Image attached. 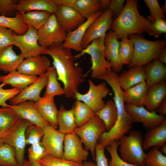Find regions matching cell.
Returning <instances> with one entry per match:
<instances>
[{"mask_svg": "<svg viewBox=\"0 0 166 166\" xmlns=\"http://www.w3.org/2000/svg\"><path fill=\"white\" fill-rule=\"evenodd\" d=\"M45 54L53 59L58 80L63 85L65 97L74 98L79 85L84 81V75L82 68L75 62L71 50L64 47L62 43L54 44L47 48Z\"/></svg>", "mask_w": 166, "mask_h": 166, "instance_id": "1", "label": "cell"}, {"mask_svg": "<svg viewBox=\"0 0 166 166\" xmlns=\"http://www.w3.org/2000/svg\"><path fill=\"white\" fill-rule=\"evenodd\" d=\"M151 23L139 13L137 0H127L121 13L112 22L110 28L118 39H121L132 34H148Z\"/></svg>", "mask_w": 166, "mask_h": 166, "instance_id": "2", "label": "cell"}, {"mask_svg": "<svg viewBox=\"0 0 166 166\" xmlns=\"http://www.w3.org/2000/svg\"><path fill=\"white\" fill-rule=\"evenodd\" d=\"M128 38L134 46L133 55L128 65L129 68L135 66H143L152 60L157 59L161 51L165 47L164 41H150L139 34L131 35Z\"/></svg>", "mask_w": 166, "mask_h": 166, "instance_id": "3", "label": "cell"}, {"mask_svg": "<svg viewBox=\"0 0 166 166\" xmlns=\"http://www.w3.org/2000/svg\"><path fill=\"white\" fill-rule=\"evenodd\" d=\"M120 158L128 163L138 166H145L147 154L143 148L141 132L131 130L128 135H124L118 141Z\"/></svg>", "mask_w": 166, "mask_h": 166, "instance_id": "4", "label": "cell"}, {"mask_svg": "<svg viewBox=\"0 0 166 166\" xmlns=\"http://www.w3.org/2000/svg\"><path fill=\"white\" fill-rule=\"evenodd\" d=\"M31 124L29 121L20 117L5 129L0 131V144H7L14 148L18 165H22L25 160V131Z\"/></svg>", "mask_w": 166, "mask_h": 166, "instance_id": "5", "label": "cell"}, {"mask_svg": "<svg viewBox=\"0 0 166 166\" xmlns=\"http://www.w3.org/2000/svg\"><path fill=\"white\" fill-rule=\"evenodd\" d=\"M105 38L93 40L79 53L74 56L75 60L85 54L90 56L92 63L91 77L94 79H98L104 76L107 70L111 69V65L105 56Z\"/></svg>", "mask_w": 166, "mask_h": 166, "instance_id": "6", "label": "cell"}, {"mask_svg": "<svg viewBox=\"0 0 166 166\" xmlns=\"http://www.w3.org/2000/svg\"><path fill=\"white\" fill-rule=\"evenodd\" d=\"M105 132L106 129L105 124L94 113L87 122L77 128L74 133L79 137L85 149L90 152L93 160H95L96 144L101 135Z\"/></svg>", "mask_w": 166, "mask_h": 166, "instance_id": "7", "label": "cell"}, {"mask_svg": "<svg viewBox=\"0 0 166 166\" xmlns=\"http://www.w3.org/2000/svg\"><path fill=\"white\" fill-rule=\"evenodd\" d=\"M37 34L39 43L45 48L54 44L63 43L67 34L59 23L55 13L50 14L46 22L38 30Z\"/></svg>", "mask_w": 166, "mask_h": 166, "instance_id": "8", "label": "cell"}, {"mask_svg": "<svg viewBox=\"0 0 166 166\" xmlns=\"http://www.w3.org/2000/svg\"><path fill=\"white\" fill-rule=\"evenodd\" d=\"M88 82V91L83 94L77 92L74 98L85 103L95 113L105 106V103L103 99L107 96L109 90L105 82L96 85L89 79Z\"/></svg>", "mask_w": 166, "mask_h": 166, "instance_id": "9", "label": "cell"}, {"mask_svg": "<svg viewBox=\"0 0 166 166\" xmlns=\"http://www.w3.org/2000/svg\"><path fill=\"white\" fill-rule=\"evenodd\" d=\"M26 32L22 35L15 34L14 45L18 47L24 58L44 54L47 48L38 42V30L30 25H27Z\"/></svg>", "mask_w": 166, "mask_h": 166, "instance_id": "10", "label": "cell"}, {"mask_svg": "<svg viewBox=\"0 0 166 166\" xmlns=\"http://www.w3.org/2000/svg\"><path fill=\"white\" fill-rule=\"evenodd\" d=\"M82 144L80 138L74 133L65 134L62 159L82 164L87 159L89 154L88 151L83 148Z\"/></svg>", "mask_w": 166, "mask_h": 166, "instance_id": "11", "label": "cell"}, {"mask_svg": "<svg viewBox=\"0 0 166 166\" xmlns=\"http://www.w3.org/2000/svg\"><path fill=\"white\" fill-rule=\"evenodd\" d=\"M113 16L111 11L107 9L91 24L82 40V46L83 49L93 40L105 38L106 31L111 27Z\"/></svg>", "mask_w": 166, "mask_h": 166, "instance_id": "12", "label": "cell"}, {"mask_svg": "<svg viewBox=\"0 0 166 166\" xmlns=\"http://www.w3.org/2000/svg\"><path fill=\"white\" fill-rule=\"evenodd\" d=\"M125 108L133 122L141 123L148 130L160 125L166 120L164 116L157 114L156 111L150 112L143 106H136L125 104Z\"/></svg>", "mask_w": 166, "mask_h": 166, "instance_id": "13", "label": "cell"}, {"mask_svg": "<svg viewBox=\"0 0 166 166\" xmlns=\"http://www.w3.org/2000/svg\"><path fill=\"white\" fill-rule=\"evenodd\" d=\"M44 133L42 142L48 155L62 159L63 143L65 134L49 125L43 128Z\"/></svg>", "mask_w": 166, "mask_h": 166, "instance_id": "14", "label": "cell"}, {"mask_svg": "<svg viewBox=\"0 0 166 166\" xmlns=\"http://www.w3.org/2000/svg\"><path fill=\"white\" fill-rule=\"evenodd\" d=\"M102 13V11H100L93 14L75 30L68 32L65 39L62 43L63 47L80 52L83 49L82 42L86 31L91 24Z\"/></svg>", "mask_w": 166, "mask_h": 166, "instance_id": "15", "label": "cell"}, {"mask_svg": "<svg viewBox=\"0 0 166 166\" xmlns=\"http://www.w3.org/2000/svg\"><path fill=\"white\" fill-rule=\"evenodd\" d=\"M51 65L48 57L44 54L24 59L17 70L27 75L40 77L45 74Z\"/></svg>", "mask_w": 166, "mask_h": 166, "instance_id": "16", "label": "cell"}, {"mask_svg": "<svg viewBox=\"0 0 166 166\" xmlns=\"http://www.w3.org/2000/svg\"><path fill=\"white\" fill-rule=\"evenodd\" d=\"M57 6L55 14L59 23L66 32L75 30L86 19L71 7L65 6Z\"/></svg>", "mask_w": 166, "mask_h": 166, "instance_id": "17", "label": "cell"}, {"mask_svg": "<svg viewBox=\"0 0 166 166\" xmlns=\"http://www.w3.org/2000/svg\"><path fill=\"white\" fill-rule=\"evenodd\" d=\"M48 80L46 74L38 77L37 80L22 90L17 95L9 100L12 105H16L27 101H37L40 98V94L46 86Z\"/></svg>", "mask_w": 166, "mask_h": 166, "instance_id": "18", "label": "cell"}, {"mask_svg": "<svg viewBox=\"0 0 166 166\" xmlns=\"http://www.w3.org/2000/svg\"><path fill=\"white\" fill-rule=\"evenodd\" d=\"M117 36L112 31L106 34L104 40V52L105 58L110 63L112 70L117 73L122 69L119 57V49L120 42Z\"/></svg>", "mask_w": 166, "mask_h": 166, "instance_id": "19", "label": "cell"}, {"mask_svg": "<svg viewBox=\"0 0 166 166\" xmlns=\"http://www.w3.org/2000/svg\"><path fill=\"white\" fill-rule=\"evenodd\" d=\"M35 102L32 101H26L16 105H10L9 107L21 118L44 128L50 124L40 115L35 107Z\"/></svg>", "mask_w": 166, "mask_h": 166, "instance_id": "20", "label": "cell"}, {"mask_svg": "<svg viewBox=\"0 0 166 166\" xmlns=\"http://www.w3.org/2000/svg\"><path fill=\"white\" fill-rule=\"evenodd\" d=\"M57 6H67L74 9L86 19L100 11L101 6L99 0H53Z\"/></svg>", "mask_w": 166, "mask_h": 166, "instance_id": "21", "label": "cell"}, {"mask_svg": "<svg viewBox=\"0 0 166 166\" xmlns=\"http://www.w3.org/2000/svg\"><path fill=\"white\" fill-rule=\"evenodd\" d=\"M54 97H41L35 102L34 106L41 116L55 129L58 128L57 117L58 112Z\"/></svg>", "mask_w": 166, "mask_h": 166, "instance_id": "22", "label": "cell"}, {"mask_svg": "<svg viewBox=\"0 0 166 166\" xmlns=\"http://www.w3.org/2000/svg\"><path fill=\"white\" fill-rule=\"evenodd\" d=\"M166 83L163 81L148 88L144 105L150 112L156 111L166 99Z\"/></svg>", "mask_w": 166, "mask_h": 166, "instance_id": "23", "label": "cell"}, {"mask_svg": "<svg viewBox=\"0 0 166 166\" xmlns=\"http://www.w3.org/2000/svg\"><path fill=\"white\" fill-rule=\"evenodd\" d=\"M117 80L123 90L144 81H145L144 67L142 66L131 67L129 69L124 71L118 75Z\"/></svg>", "mask_w": 166, "mask_h": 166, "instance_id": "24", "label": "cell"}, {"mask_svg": "<svg viewBox=\"0 0 166 166\" xmlns=\"http://www.w3.org/2000/svg\"><path fill=\"white\" fill-rule=\"evenodd\" d=\"M57 7L53 0H20L17 2L16 10L22 13L39 10L52 14L56 12Z\"/></svg>", "mask_w": 166, "mask_h": 166, "instance_id": "25", "label": "cell"}, {"mask_svg": "<svg viewBox=\"0 0 166 166\" xmlns=\"http://www.w3.org/2000/svg\"><path fill=\"white\" fill-rule=\"evenodd\" d=\"M24 58L21 53L16 54L13 45L0 49V70L9 73L17 70Z\"/></svg>", "mask_w": 166, "mask_h": 166, "instance_id": "26", "label": "cell"}, {"mask_svg": "<svg viewBox=\"0 0 166 166\" xmlns=\"http://www.w3.org/2000/svg\"><path fill=\"white\" fill-rule=\"evenodd\" d=\"M166 141V120L160 125L148 130L145 134L143 145L144 150H147L151 147L159 148Z\"/></svg>", "mask_w": 166, "mask_h": 166, "instance_id": "27", "label": "cell"}, {"mask_svg": "<svg viewBox=\"0 0 166 166\" xmlns=\"http://www.w3.org/2000/svg\"><path fill=\"white\" fill-rule=\"evenodd\" d=\"M148 89L146 82L144 81L123 90L125 104L136 106H143Z\"/></svg>", "mask_w": 166, "mask_h": 166, "instance_id": "28", "label": "cell"}, {"mask_svg": "<svg viewBox=\"0 0 166 166\" xmlns=\"http://www.w3.org/2000/svg\"><path fill=\"white\" fill-rule=\"evenodd\" d=\"M38 77L23 74L17 70L5 75H0V82L22 90L36 81Z\"/></svg>", "mask_w": 166, "mask_h": 166, "instance_id": "29", "label": "cell"}, {"mask_svg": "<svg viewBox=\"0 0 166 166\" xmlns=\"http://www.w3.org/2000/svg\"><path fill=\"white\" fill-rule=\"evenodd\" d=\"M144 67L145 82L148 87L164 81L166 77V68L164 64L155 60Z\"/></svg>", "mask_w": 166, "mask_h": 166, "instance_id": "30", "label": "cell"}, {"mask_svg": "<svg viewBox=\"0 0 166 166\" xmlns=\"http://www.w3.org/2000/svg\"><path fill=\"white\" fill-rule=\"evenodd\" d=\"M57 122L58 130L65 135L74 133L77 127L73 109H67L62 105L58 110Z\"/></svg>", "mask_w": 166, "mask_h": 166, "instance_id": "31", "label": "cell"}, {"mask_svg": "<svg viewBox=\"0 0 166 166\" xmlns=\"http://www.w3.org/2000/svg\"><path fill=\"white\" fill-rule=\"evenodd\" d=\"M51 14L45 11L34 10L23 13L16 12V15L25 24L38 30L46 22Z\"/></svg>", "mask_w": 166, "mask_h": 166, "instance_id": "32", "label": "cell"}, {"mask_svg": "<svg viewBox=\"0 0 166 166\" xmlns=\"http://www.w3.org/2000/svg\"><path fill=\"white\" fill-rule=\"evenodd\" d=\"M105 124L106 132L110 130L115 124L117 118V112L113 101L109 100L105 106L95 113Z\"/></svg>", "mask_w": 166, "mask_h": 166, "instance_id": "33", "label": "cell"}, {"mask_svg": "<svg viewBox=\"0 0 166 166\" xmlns=\"http://www.w3.org/2000/svg\"><path fill=\"white\" fill-rule=\"evenodd\" d=\"M46 74L48 80L45 91L43 97H54L64 94L63 88L58 81L57 75L54 67H50L47 69Z\"/></svg>", "mask_w": 166, "mask_h": 166, "instance_id": "34", "label": "cell"}, {"mask_svg": "<svg viewBox=\"0 0 166 166\" xmlns=\"http://www.w3.org/2000/svg\"><path fill=\"white\" fill-rule=\"evenodd\" d=\"M72 108L77 127L87 122L95 113L89 106L79 101L76 100Z\"/></svg>", "mask_w": 166, "mask_h": 166, "instance_id": "35", "label": "cell"}, {"mask_svg": "<svg viewBox=\"0 0 166 166\" xmlns=\"http://www.w3.org/2000/svg\"><path fill=\"white\" fill-rule=\"evenodd\" d=\"M0 26L12 30L18 35L25 34L28 30V26L18 16L7 17L0 16Z\"/></svg>", "mask_w": 166, "mask_h": 166, "instance_id": "36", "label": "cell"}, {"mask_svg": "<svg viewBox=\"0 0 166 166\" xmlns=\"http://www.w3.org/2000/svg\"><path fill=\"white\" fill-rule=\"evenodd\" d=\"M18 165L14 148L7 144H0V166Z\"/></svg>", "mask_w": 166, "mask_h": 166, "instance_id": "37", "label": "cell"}, {"mask_svg": "<svg viewBox=\"0 0 166 166\" xmlns=\"http://www.w3.org/2000/svg\"><path fill=\"white\" fill-rule=\"evenodd\" d=\"M120 42L119 53L122 65H128L132 58L134 52L133 45L128 38L121 39Z\"/></svg>", "mask_w": 166, "mask_h": 166, "instance_id": "38", "label": "cell"}, {"mask_svg": "<svg viewBox=\"0 0 166 166\" xmlns=\"http://www.w3.org/2000/svg\"><path fill=\"white\" fill-rule=\"evenodd\" d=\"M20 117L9 106L0 107V131L5 129Z\"/></svg>", "mask_w": 166, "mask_h": 166, "instance_id": "39", "label": "cell"}, {"mask_svg": "<svg viewBox=\"0 0 166 166\" xmlns=\"http://www.w3.org/2000/svg\"><path fill=\"white\" fill-rule=\"evenodd\" d=\"M145 166H166V156L156 147H153L147 154Z\"/></svg>", "mask_w": 166, "mask_h": 166, "instance_id": "40", "label": "cell"}, {"mask_svg": "<svg viewBox=\"0 0 166 166\" xmlns=\"http://www.w3.org/2000/svg\"><path fill=\"white\" fill-rule=\"evenodd\" d=\"M118 147L117 141H114L105 147L111 158L109 163V166H138L128 163L122 160L118 153Z\"/></svg>", "mask_w": 166, "mask_h": 166, "instance_id": "41", "label": "cell"}, {"mask_svg": "<svg viewBox=\"0 0 166 166\" xmlns=\"http://www.w3.org/2000/svg\"><path fill=\"white\" fill-rule=\"evenodd\" d=\"M44 133L43 128L31 124L26 128L25 133L26 144L32 145L40 141Z\"/></svg>", "mask_w": 166, "mask_h": 166, "instance_id": "42", "label": "cell"}, {"mask_svg": "<svg viewBox=\"0 0 166 166\" xmlns=\"http://www.w3.org/2000/svg\"><path fill=\"white\" fill-rule=\"evenodd\" d=\"M150 12V14L147 16V19L151 23L158 18L165 20V12L159 4L157 0H144Z\"/></svg>", "mask_w": 166, "mask_h": 166, "instance_id": "43", "label": "cell"}, {"mask_svg": "<svg viewBox=\"0 0 166 166\" xmlns=\"http://www.w3.org/2000/svg\"><path fill=\"white\" fill-rule=\"evenodd\" d=\"M29 161L39 162L45 156L48 155L42 142L31 145L28 149Z\"/></svg>", "mask_w": 166, "mask_h": 166, "instance_id": "44", "label": "cell"}, {"mask_svg": "<svg viewBox=\"0 0 166 166\" xmlns=\"http://www.w3.org/2000/svg\"><path fill=\"white\" fill-rule=\"evenodd\" d=\"M39 163L43 166H81L82 164L52 157L47 155L42 159Z\"/></svg>", "mask_w": 166, "mask_h": 166, "instance_id": "45", "label": "cell"}, {"mask_svg": "<svg viewBox=\"0 0 166 166\" xmlns=\"http://www.w3.org/2000/svg\"><path fill=\"white\" fill-rule=\"evenodd\" d=\"M15 34L11 30L0 26V49L14 45Z\"/></svg>", "mask_w": 166, "mask_h": 166, "instance_id": "46", "label": "cell"}, {"mask_svg": "<svg viewBox=\"0 0 166 166\" xmlns=\"http://www.w3.org/2000/svg\"><path fill=\"white\" fill-rule=\"evenodd\" d=\"M6 85L4 83L0 85V106L2 107H9L10 105L7 104L6 101L16 96L22 90L13 88L10 89L3 88Z\"/></svg>", "mask_w": 166, "mask_h": 166, "instance_id": "47", "label": "cell"}, {"mask_svg": "<svg viewBox=\"0 0 166 166\" xmlns=\"http://www.w3.org/2000/svg\"><path fill=\"white\" fill-rule=\"evenodd\" d=\"M16 3L14 0H0V16L11 17L16 12Z\"/></svg>", "mask_w": 166, "mask_h": 166, "instance_id": "48", "label": "cell"}, {"mask_svg": "<svg viewBox=\"0 0 166 166\" xmlns=\"http://www.w3.org/2000/svg\"><path fill=\"white\" fill-rule=\"evenodd\" d=\"M166 32V22L165 20L158 18L152 23L151 27L148 34L157 38Z\"/></svg>", "mask_w": 166, "mask_h": 166, "instance_id": "49", "label": "cell"}, {"mask_svg": "<svg viewBox=\"0 0 166 166\" xmlns=\"http://www.w3.org/2000/svg\"><path fill=\"white\" fill-rule=\"evenodd\" d=\"M104 149L97 142L95 148L96 166H109L108 159L105 154Z\"/></svg>", "mask_w": 166, "mask_h": 166, "instance_id": "50", "label": "cell"}, {"mask_svg": "<svg viewBox=\"0 0 166 166\" xmlns=\"http://www.w3.org/2000/svg\"><path fill=\"white\" fill-rule=\"evenodd\" d=\"M124 0H111L108 9L113 16L117 18L121 13L124 8Z\"/></svg>", "mask_w": 166, "mask_h": 166, "instance_id": "51", "label": "cell"}, {"mask_svg": "<svg viewBox=\"0 0 166 166\" xmlns=\"http://www.w3.org/2000/svg\"><path fill=\"white\" fill-rule=\"evenodd\" d=\"M160 62L166 64V48L165 47L161 51L157 59Z\"/></svg>", "mask_w": 166, "mask_h": 166, "instance_id": "52", "label": "cell"}, {"mask_svg": "<svg viewBox=\"0 0 166 166\" xmlns=\"http://www.w3.org/2000/svg\"><path fill=\"white\" fill-rule=\"evenodd\" d=\"M158 112L160 114L165 115H166V100H164L160 104L158 109Z\"/></svg>", "mask_w": 166, "mask_h": 166, "instance_id": "53", "label": "cell"}, {"mask_svg": "<svg viewBox=\"0 0 166 166\" xmlns=\"http://www.w3.org/2000/svg\"><path fill=\"white\" fill-rule=\"evenodd\" d=\"M100 1L101 9H105L109 7L111 0H101Z\"/></svg>", "mask_w": 166, "mask_h": 166, "instance_id": "54", "label": "cell"}, {"mask_svg": "<svg viewBox=\"0 0 166 166\" xmlns=\"http://www.w3.org/2000/svg\"><path fill=\"white\" fill-rule=\"evenodd\" d=\"M81 166H96V164L91 161H86L83 162Z\"/></svg>", "mask_w": 166, "mask_h": 166, "instance_id": "55", "label": "cell"}, {"mask_svg": "<svg viewBox=\"0 0 166 166\" xmlns=\"http://www.w3.org/2000/svg\"><path fill=\"white\" fill-rule=\"evenodd\" d=\"M27 166H42L39 162L27 161Z\"/></svg>", "mask_w": 166, "mask_h": 166, "instance_id": "56", "label": "cell"}, {"mask_svg": "<svg viewBox=\"0 0 166 166\" xmlns=\"http://www.w3.org/2000/svg\"><path fill=\"white\" fill-rule=\"evenodd\" d=\"M161 152L163 154H166V144H163L161 147Z\"/></svg>", "mask_w": 166, "mask_h": 166, "instance_id": "57", "label": "cell"}, {"mask_svg": "<svg viewBox=\"0 0 166 166\" xmlns=\"http://www.w3.org/2000/svg\"><path fill=\"white\" fill-rule=\"evenodd\" d=\"M28 161L25 160L23 164L21 165H18V166H27V163Z\"/></svg>", "mask_w": 166, "mask_h": 166, "instance_id": "58", "label": "cell"}, {"mask_svg": "<svg viewBox=\"0 0 166 166\" xmlns=\"http://www.w3.org/2000/svg\"></svg>", "mask_w": 166, "mask_h": 166, "instance_id": "59", "label": "cell"}]
</instances>
